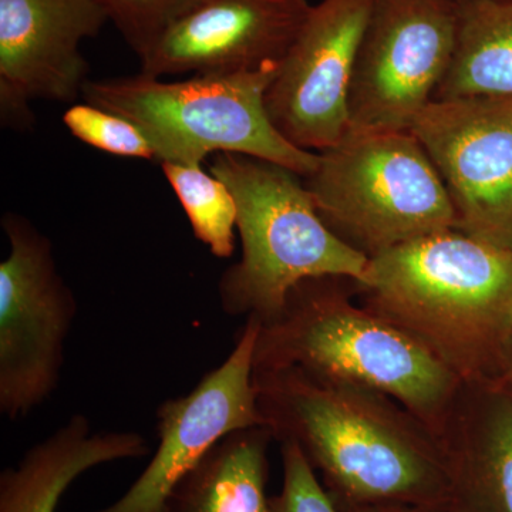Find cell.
Segmentation results:
<instances>
[{"label":"cell","instance_id":"1","mask_svg":"<svg viewBox=\"0 0 512 512\" xmlns=\"http://www.w3.org/2000/svg\"><path fill=\"white\" fill-rule=\"evenodd\" d=\"M254 386L265 427L301 448L338 510L396 504L446 512L439 437L392 397L298 367L255 369Z\"/></svg>","mask_w":512,"mask_h":512},{"label":"cell","instance_id":"2","mask_svg":"<svg viewBox=\"0 0 512 512\" xmlns=\"http://www.w3.org/2000/svg\"><path fill=\"white\" fill-rule=\"evenodd\" d=\"M357 301L467 383H500L512 343V248L458 229L370 259Z\"/></svg>","mask_w":512,"mask_h":512},{"label":"cell","instance_id":"3","mask_svg":"<svg viewBox=\"0 0 512 512\" xmlns=\"http://www.w3.org/2000/svg\"><path fill=\"white\" fill-rule=\"evenodd\" d=\"M298 367L392 397L439 434L461 380L419 343L357 301L345 276L305 279L274 320L261 322L255 369Z\"/></svg>","mask_w":512,"mask_h":512},{"label":"cell","instance_id":"4","mask_svg":"<svg viewBox=\"0 0 512 512\" xmlns=\"http://www.w3.org/2000/svg\"><path fill=\"white\" fill-rule=\"evenodd\" d=\"M210 173L228 185L238 208L242 255L222 274V311L271 322L293 286L345 276L363 284L370 259L336 237L316 210L301 175L282 165L221 153Z\"/></svg>","mask_w":512,"mask_h":512},{"label":"cell","instance_id":"5","mask_svg":"<svg viewBox=\"0 0 512 512\" xmlns=\"http://www.w3.org/2000/svg\"><path fill=\"white\" fill-rule=\"evenodd\" d=\"M278 67L177 80L141 72L89 80L83 100L133 121L160 164L197 165L215 154H241L306 178L318 168L319 153L286 140L266 110Z\"/></svg>","mask_w":512,"mask_h":512},{"label":"cell","instance_id":"6","mask_svg":"<svg viewBox=\"0 0 512 512\" xmlns=\"http://www.w3.org/2000/svg\"><path fill=\"white\" fill-rule=\"evenodd\" d=\"M303 183L326 227L369 259L457 228L446 187L410 131L350 128Z\"/></svg>","mask_w":512,"mask_h":512},{"label":"cell","instance_id":"7","mask_svg":"<svg viewBox=\"0 0 512 512\" xmlns=\"http://www.w3.org/2000/svg\"><path fill=\"white\" fill-rule=\"evenodd\" d=\"M2 228L10 249L0 264V413L16 420L59 386L77 302L43 232L15 212Z\"/></svg>","mask_w":512,"mask_h":512},{"label":"cell","instance_id":"8","mask_svg":"<svg viewBox=\"0 0 512 512\" xmlns=\"http://www.w3.org/2000/svg\"><path fill=\"white\" fill-rule=\"evenodd\" d=\"M458 0H376L349 93L352 130L410 131L453 60Z\"/></svg>","mask_w":512,"mask_h":512},{"label":"cell","instance_id":"9","mask_svg":"<svg viewBox=\"0 0 512 512\" xmlns=\"http://www.w3.org/2000/svg\"><path fill=\"white\" fill-rule=\"evenodd\" d=\"M458 231L512 248V96L433 100L414 120Z\"/></svg>","mask_w":512,"mask_h":512},{"label":"cell","instance_id":"10","mask_svg":"<svg viewBox=\"0 0 512 512\" xmlns=\"http://www.w3.org/2000/svg\"><path fill=\"white\" fill-rule=\"evenodd\" d=\"M375 5L376 0H320L279 63L266 110L296 147L323 153L348 134L350 86Z\"/></svg>","mask_w":512,"mask_h":512},{"label":"cell","instance_id":"11","mask_svg":"<svg viewBox=\"0 0 512 512\" xmlns=\"http://www.w3.org/2000/svg\"><path fill=\"white\" fill-rule=\"evenodd\" d=\"M259 329L261 320L248 316L227 359L190 393L158 407L156 453L126 493L97 512H163L174 488L212 448L237 431L265 427L254 386Z\"/></svg>","mask_w":512,"mask_h":512},{"label":"cell","instance_id":"12","mask_svg":"<svg viewBox=\"0 0 512 512\" xmlns=\"http://www.w3.org/2000/svg\"><path fill=\"white\" fill-rule=\"evenodd\" d=\"M109 22L96 0H0V119L33 126L36 100L77 103L89 82L80 46Z\"/></svg>","mask_w":512,"mask_h":512},{"label":"cell","instance_id":"13","mask_svg":"<svg viewBox=\"0 0 512 512\" xmlns=\"http://www.w3.org/2000/svg\"><path fill=\"white\" fill-rule=\"evenodd\" d=\"M308 0H190L140 57L154 77L254 72L279 66Z\"/></svg>","mask_w":512,"mask_h":512},{"label":"cell","instance_id":"14","mask_svg":"<svg viewBox=\"0 0 512 512\" xmlns=\"http://www.w3.org/2000/svg\"><path fill=\"white\" fill-rule=\"evenodd\" d=\"M437 437L446 512H512V394L500 383H461Z\"/></svg>","mask_w":512,"mask_h":512},{"label":"cell","instance_id":"15","mask_svg":"<svg viewBox=\"0 0 512 512\" xmlns=\"http://www.w3.org/2000/svg\"><path fill=\"white\" fill-rule=\"evenodd\" d=\"M150 446L137 431H94L74 414L33 444L16 466L0 474V512H57L63 495L83 474L104 464L138 460Z\"/></svg>","mask_w":512,"mask_h":512},{"label":"cell","instance_id":"16","mask_svg":"<svg viewBox=\"0 0 512 512\" xmlns=\"http://www.w3.org/2000/svg\"><path fill=\"white\" fill-rule=\"evenodd\" d=\"M268 427L241 430L212 448L174 488L163 512H268Z\"/></svg>","mask_w":512,"mask_h":512},{"label":"cell","instance_id":"17","mask_svg":"<svg viewBox=\"0 0 512 512\" xmlns=\"http://www.w3.org/2000/svg\"><path fill=\"white\" fill-rule=\"evenodd\" d=\"M510 96L512 0H458L456 50L433 100Z\"/></svg>","mask_w":512,"mask_h":512},{"label":"cell","instance_id":"18","mask_svg":"<svg viewBox=\"0 0 512 512\" xmlns=\"http://www.w3.org/2000/svg\"><path fill=\"white\" fill-rule=\"evenodd\" d=\"M160 165L198 241L217 258L232 256L238 208L228 185L214 174L207 173L202 164Z\"/></svg>","mask_w":512,"mask_h":512},{"label":"cell","instance_id":"19","mask_svg":"<svg viewBox=\"0 0 512 512\" xmlns=\"http://www.w3.org/2000/svg\"><path fill=\"white\" fill-rule=\"evenodd\" d=\"M63 124L74 138L111 156L156 160L146 134L126 117L99 106L74 103L63 114Z\"/></svg>","mask_w":512,"mask_h":512},{"label":"cell","instance_id":"20","mask_svg":"<svg viewBox=\"0 0 512 512\" xmlns=\"http://www.w3.org/2000/svg\"><path fill=\"white\" fill-rule=\"evenodd\" d=\"M140 59L190 0H96Z\"/></svg>","mask_w":512,"mask_h":512},{"label":"cell","instance_id":"21","mask_svg":"<svg viewBox=\"0 0 512 512\" xmlns=\"http://www.w3.org/2000/svg\"><path fill=\"white\" fill-rule=\"evenodd\" d=\"M284 480L279 494L269 500L268 512H340L301 448L281 441Z\"/></svg>","mask_w":512,"mask_h":512},{"label":"cell","instance_id":"22","mask_svg":"<svg viewBox=\"0 0 512 512\" xmlns=\"http://www.w3.org/2000/svg\"><path fill=\"white\" fill-rule=\"evenodd\" d=\"M340 512H420L414 508L404 507L396 504L365 505V507H349L339 510Z\"/></svg>","mask_w":512,"mask_h":512},{"label":"cell","instance_id":"23","mask_svg":"<svg viewBox=\"0 0 512 512\" xmlns=\"http://www.w3.org/2000/svg\"><path fill=\"white\" fill-rule=\"evenodd\" d=\"M505 390L512 394V343L510 353H508L507 365H505L503 379L500 382Z\"/></svg>","mask_w":512,"mask_h":512}]
</instances>
